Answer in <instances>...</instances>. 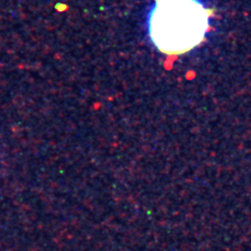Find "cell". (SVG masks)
I'll return each instance as SVG.
<instances>
[{
  "label": "cell",
  "mask_w": 251,
  "mask_h": 251,
  "mask_svg": "<svg viewBox=\"0 0 251 251\" xmlns=\"http://www.w3.org/2000/svg\"><path fill=\"white\" fill-rule=\"evenodd\" d=\"M213 13L214 9L199 0H154L148 19L149 36L162 53H186L203 43Z\"/></svg>",
  "instance_id": "cell-1"
},
{
  "label": "cell",
  "mask_w": 251,
  "mask_h": 251,
  "mask_svg": "<svg viewBox=\"0 0 251 251\" xmlns=\"http://www.w3.org/2000/svg\"><path fill=\"white\" fill-rule=\"evenodd\" d=\"M54 8H55V9H56L57 11H60V12L64 11V10H66V9H68V7H67L66 5L63 4V3H57Z\"/></svg>",
  "instance_id": "cell-2"
}]
</instances>
